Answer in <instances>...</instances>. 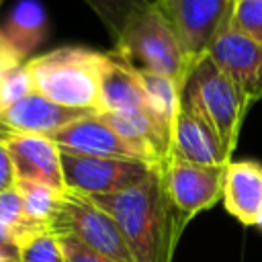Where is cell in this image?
I'll list each match as a JSON object with an SVG mask.
<instances>
[{
    "label": "cell",
    "mask_w": 262,
    "mask_h": 262,
    "mask_svg": "<svg viewBox=\"0 0 262 262\" xmlns=\"http://www.w3.org/2000/svg\"><path fill=\"white\" fill-rule=\"evenodd\" d=\"M88 199L113 217L129 246L133 262H172L184 225L168 201L162 166L127 190Z\"/></svg>",
    "instance_id": "cell-1"
},
{
    "label": "cell",
    "mask_w": 262,
    "mask_h": 262,
    "mask_svg": "<svg viewBox=\"0 0 262 262\" xmlns=\"http://www.w3.org/2000/svg\"><path fill=\"white\" fill-rule=\"evenodd\" d=\"M106 53L82 45H63L27 59L35 92L78 111L98 108L100 74Z\"/></svg>",
    "instance_id": "cell-2"
},
{
    "label": "cell",
    "mask_w": 262,
    "mask_h": 262,
    "mask_svg": "<svg viewBox=\"0 0 262 262\" xmlns=\"http://www.w3.org/2000/svg\"><path fill=\"white\" fill-rule=\"evenodd\" d=\"M182 104L217 135L223 149L231 156L248 102L209 55L192 66L182 88Z\"/></svg>",
    "instance_id": "cell-3"
},
{
    "label": "cell",
    "mask_w": 262,
    "mask_h": 262,
    "mask_svg": "<svg viewBox=\"0 0 262 262\" xmlns=\"http://www.w3.org/2000/svg\"><path fill=\"white\" fill-rule=\"evenodd\" d=\"M108 53L135 72L174 78L182 88L192 70L176 33L156 6L139 14L113 43Z\"/></svg>",
    "instance_id": "cell-4"
},
{
    "label": "cell",
    "mask_w": 262,
    "mask_h": 262,
    "mask_svg": "<svg viewBox=\"0 0 262 262\" xmlns=\"http://www.w3.org/2000/svg\"><path fill=\"white\" fill-rule=\"evenodd\" d=\"M55 233H66L106 256L113 262H133L129 246L108 213L94 205L88 196L66 190L61 207L51 223Z\"/></svg>",
    "instance_id": "cell-5"
},
{
    "label": "cell",
    "mask_w": 262,
    "mask_h": 262,
    "mask_svg": "<svg viewBox=\"0 0 262 262\" xmlns=\"http://www.w3.org/2000/svg\"><path fill=\"white\" fill-rule=\"evenodd\" d=\"M156 168L160 166L135 158H94L61 151V174L66 190L84 196L127 190L143 182Z\"/></svg>",
    "instance_id": "cell-6"
},
{
    "label": "cell",
    "mask_w": 262,
    "mask_h": 262,
    "mask_svg": "<svg viewBox=\"0 0 262 262\" xmlns=\"http://www.w3.org/2000/svg\"><path fill=\"white\" fill-rule=\"evenodd\" d=\"M233 0H158L156 8L170 23L188 61L194 66L227 29Z\"/></svg>",
    "instance_id": "cell-7"
},
{
    "label": "cell",
    "mask_w": 262,
    "mask_h": 262,
    "mask_svg": "<svg viewBox=\"0 0 262 262\" xmlns=\"http://www.w3.org/2000/svg\"><path fill=\"white\" fill-rule=\"evenodd\" d=\"M223 178L225 168L196 166L180 160H168L162 166L168 201L182 225L223 199Z\"/></svg>",
    "instance_id": "cell-8"
},
{
    "label": "cell",
    "mask_w": 262,
    "mask_h": 262,
    "mask_svg": "<svg viewBox=\"0 0 262 262\" xmlns=\"http://www.w3.org/2000/svg\"><path fill=\"white\" fill-rule=\"evenodd\" d=\"M207 55L237 86L248 106L262 98V45L227 27L213 41Z\"/></svg>",
    "instance_id": "cell-9"
},
{
    "label": "cell",
    "mask_w": 262,
    "mask_h": 262,
    "mask_svg": "<svg viewBox=\"0 0 262 262\" xmlns=\"http://www.w3.org/2000/svg\"><path fill=\"white\" fill-rule=\"evenodd\" d=\"M61 151L94 158H135L143 160L115 129H111L98 113L86 115L49 137ZM145 162V160H143Z\"/></svg>",
    "instance_id": "cell-10"
},
{
    "label": "cell",
    "mask_w": 262,
    "mask_h": 262,
    "mask_svg": "<svg viewBox=\"0 0 262 262\" xmlns=\"http://www.w3.org/2000/svg\"><path fill=\"white\" fill-rule=\"evenodd\" d=\"M2 143L12 160L16 180H35L57 190H66L61 174V151L49 137L10 133Z\"/></svg>",
    "instance_id": "cell-11"
},
{
    "label": "cell",
    "mask_w": 262,
    "mask_h": 262,
    "mask_svg": "<svg viewBox=\"0 0 262 262\" xmlns=\"http://www.w3.org/2000/svg\"><path fill=\"white\" fill-rule=\"evenodd\" d=\"M229 158L231 156L223 149L217 135L201 119H196L190 111H186V106L182 104L172 125V131H170V158L168 160H180V162H188L196 166L225 168L231 162Z\"/></svg>",
    "instance_id": "cell-12"
},
{
    "label": "cell",
    "mask_w": 262,
    "mask_h": 262,
    "mask_svg": "<svg viewBox=\"0 0 262 262\" xmlns=\"http://www.w3.org/2000/svg\"><path fill=\"white\" fill-rule=\"evenodd\" d=\"M94 111H78L61 106L39 92H31L29 96L14 102L10 108L0 113V123L12 133L25 135H45L51 137L66 125L92 115Z\"/></svg>",
    "instance_id": "cell-13"
},
{
    "label": "cell",
    "mask_w": 262,
    "mask_h": 262,
    "mask_svg": "<svg viewBox=\"0 0 262 262\" xmlns=\"http://www.w3.org/2000/svg\"><path fill=\"white\" fill-rule=\"evenodd\" d=\"M223 207L242 225H256L262 213V164L237 160L225 166Z\"/></svg>",
    "instance_id": "cell-14"
},
{
    "label": "cell",
    "mask_w": 262,
    "mask_h": 262,
    "mask_svg": "<svg viewBox=\"0 0 262 262\" xmlns=\"http://www.w3.org/2000/svg\"><path fill=\"white\" fill-rule=\"evenodd\" d=\"M137 108H145V94L139 82V74L106 53V61L100 74L96 113H127Z\"/></svg>",
    "instance_id": "cell-15"
},
{
    "label": "cell",
    "mask_w": 262,
    "mask_h": 262,
    "mask_svg": "<svg viewBox=\"0 0 262 262\" xmlns=\"http://www.w3.org/2000/svg\"><path fill=\"white\" fill-rule=\"evenodd\" d=\"M2 39L27 61V57L47 39L49 16L39 0H18L0 25Z\"/></svg>",
    "instance_id": "cell-16"
},
{
    "label": "cell",
    "mask_w": 262,
    "mask_h": 262,
    "mask_svg": "<svg viewBox=\"0 0 262 262\" xmlns=\"http://www.w3.org/2000/svg\"><path fill=\"white\" fill-rule=\"evenodd\" d=\"M137 74L145 94V108L168 131H172V125L182 106V86L168 76L147 74V72H137Z\"/></svg>",
    "instance_id": "cell-17"
},
{
    "label": "cell",
    "mask_w": 262,
    "mask_h": 262,
    "mask_svg": "<svg viewBox=\"0 0 262 262\" xmlns=\"http://www.w3.org/2000/svg\"><path fill=\"white\" fill-rule=\"evenodd\" d=\"M14 186L20 192L27 217L37 225L51 227V223L61 207V199H63L66 190H57L49 184L35 182V180H16Z\"/></svg>",
    "instance_id": "cell-18"
},
{
    "label": "cell",
    "mask_w": 262,
    "mask_h": 262,
    "mask_svg": "<svg viewBox=\"0 0 262 262\" xmlns=\"http://www.w3.org/2000/svg\"><path fill=\"white\" fill-rule=\"evenodd\" d=\"M104 25L113 43L123 35V31L145 10L158 4V0H82Z\"/></svg>",
    "instance_id": "cell-19"
},
{
    "label": "cell",
    "mask_w": 262,
    "mask_h": 262,
    "mask_svg": "<svg viewBox=\"0 0 262 262\" xmlns=\"http://www.w3.org/2000/svg\"><path fill=\"white\" fill-rule=\"evenodd\" d=\"M18 262H66L59 235L51 227L31 231L18 242Z\"/></svg>",
    "instance_id": "cell-20"
},
{
    "label": "cell",
    "mask_w": 262,
    "mask_h": 262,
    "mask_svg": "<svg viewBox=\"0 0 262 262\" xmlns=\"http://www.w3.org/2000/svg\"><path fill=\"white\" fill-rule=\"evenodd\" d=\"M0 225H2L4 229H8V231L14 235L16 244H18L25 235H29L31 231L45 227V225L33 223V221L27 217L25 205H23V199H20V192L16 190V186L6 188V190L0 192Z\"/></svg>",
    "instance_id": "cell-21"
},
{
    "label": "cell",
    "mask_w": 262,
    "mask_h": 262,
    "mask_svg": "<svg viewBox=\"0 0 262 262\" xmlns=\"http://www.w3.org/2000/svg\"><path fill=\"white\" fill-rule=\"evenodd\" d=\"M227 27L262 45V0H233Z\"/></svg>",
    "instance_id": "cell-22"
},
{
    "label": "cell",
    "mask_w": 262,
    "mask_h": 262,
    "mask_svg": "<svg viewBox=\"0 0 262 262\" xmlns=\"http://www.w3.org/2000/svg\"><path fill=\"white\" fill-rule=\"evenodd\" d=\"M31 92H35V86H33L29 66L25 61L18 68L10 70L0 84V113H4L6 108H10L14 102L29 96Z\"/></svg>",
    "instance_id": "cell-23"
},
{
    "label": "cell",
    "mask_w": 262,
    "mask_h": 262,
    "mask_svg": "<svg viewBox=\"0 0 262 262\" xmlns=\"http://www.w3.org/2000/svg\"><path fill=\"white\" fill-rule=\"evenodd\" d=\"M57 235H59V242H61L66 262H113L106 256L90 250L88 246H84L82 242H78L72 235H66V233H57Z\"/></svg>",
    "instance_id": "cell-24"
},
{
    "label": "cell",
    "mask_w": 262,
    "mask_h": 262,
    "mask_svg": "<svg viewBox=\"0 0 262 262\" xmlns=\"http://www.w3.org/2000/svg\"><path fill=\"white\" fill-rule=\"evenodd\" d=\"M20 63H25V59L2 39V35H0V84H2V80L6 78V74L10 72V70H14V68H18Z\"/></svg>",
    "instance_id": "cell-25"
},
{
    "label": "cell",
    "mask_w": 262,
    "mask_h": 262,
    "mask_svg": "<svg viewBox=\"0 0 262 262\" xmlns=\"http://www.w3.org/2000/svg\"><path fill=\"white\" fill-rule=\"evenodd\" d=\"M16 184V172L12 166V160L4 147V143H0V192L6 188H12Z\"/></svg>",
    "instance_id": "cell-26"
},
{
    "label": "cell",
    "mask_w": 262,
    "mask_h": 262,
    "mask_svg": "<svg viewBox=\"0 0 262 262\" xmlns=\"http://www.w3.org/2000/svg\"><path fill=\"white\" fill-rule=\"evenodd\" d=\"M0 252L18 260V244H16L14 235L8 229H4L2 225H0Z\"/></svg>",
    "instance_id": "cell-27"
},
{
    "label": "cell",
    "mask_w": 262,
    "mask_h": 262,
    "mask_svg": "<svg viewBox=\"0 0 262 262\" xmlns=\"http://www.w3.org/2000/svg\"><path fill=\"white\" fill-rule=\"evenodd\" d=\"M10 133H12V131H10V129H6V127L0 123V143H2V141H4V139L10 135Z\"/></svg>",
    "instance_id": "cell-28"
},
{
    "label": "cell",
    "mask_w": 262,
    "mask_h": 262,
    "mask_svg": "<svg viewBox=\"0 0 262 262\" xmlns=\"http://www.w3.org/2000/svg\"><path fill=\"white\" fill-rule=\"evenodd\" d=\"M0 262H18L16 258H12V256H6V254H2L0 252Z\"/></svg>",
    "instance_id": "cell-29"
},
{
    "label": "cell",
    "mask_w": 262,
    "mask_h": 262,
    "mask_svg": "<svg viewBox=\"0 0 262 262\" xmlns=\"http://www.w3.org/2000/svg\"><path fill=\"white\" fill-rule=\"evenodd\" d=\"M256 227L262 229V213H260V217H258V221H256Z\"/></svg>",
    "instance_id": "cell-30"
},
{
    "label": "cell",
    "mask_w": 262,
    "mask_h": 262,
    "mask_svg": "<svg viewBox=\"0 0 262 262\" xmlns=\"http://www.w3.org/2000/svg\"><path fill=\"white\" fill-rule=\"evenodd\" d=\"M2 2H4V0H0V6H2Z\"/></svg>",
    "instance_id": "cell-31"
}]
</instances>
